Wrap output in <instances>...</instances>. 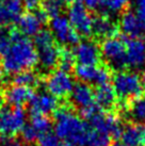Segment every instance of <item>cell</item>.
<instances>
[{"instance_id": "cell-1", "label": "cell", "mask_w": 145, "mask_h": 146, "mask_svg": "<svg viewBox=\"0 0 145 146\" xmlns=\"http://www.w3.org/2000/svg\"><path fill=\"white\" fill-rule=\"evenodd\" d=\"M39 63L35 46L28 37L12 33V43L2 56L1 66L7 74H16L33 68Z\"/></svg>"}, {"instance_id": "cell-6", "label": "cell", "mask_w": 145, "mask_h": 146, "mask_svg": "<svg viewBox=\"0 0 145 146\" xmlns=\"http://www.w3.org/2000/svg\"><path fill=\"white\" fill-rule=\"evenodd\" d=\"M74 86L75 81L71 74L60 68L51 72L45 81V88L47 92L56 98L67 97L71 95Z\"/></svg>"}, {"instance_id": "cell-38", "label": "cell", "mask_w": 145, "mask_h": 146, "mask_svg": "<svg viewBox=\"0 0 145 146\" xmlns=\"http://www.w3.org/2000/svg\"><path fill=\"white\" fill-rule=\"evenodd\" d=\"M64 3H72V2H74L75 0H62Z\"/></svg>"}, {"instance_id": "cell-32", "label": "cell", "mask_w": 145, "mask_h": 146, "mask_svg": "<svg viewBox=\"0 0 145 146\" xmlns=\"http://www.w3.org/2000/svg\"><path fill=\"white\" fill-rule=\"evenodd\" d=\"M136 13L145 21V0H132Z\"/></svg>"}, {"instance_id": "cell-13", "label": "cell", "mask_w": 145, "mask_h": 146, "mask_svg": "<svg viewBox=\"0 0 145 146\" xmlns=\"http://www.w3.org/2000/svg\"><path fill=\"white\" fill-rule=\"evenodd\" d=\"M29 104L32 115H43V116L56 112L59 106L58 99L48 92L34 94Z\"/></svg>"}, {"instance_id": "cell-14", "label": "cell", "mask_w": 145, "mask_h": 146, "mask_svg": "<svg viewBox=\"0 0 145 146\" xmlns=\"http://www.w3.org/2000/svg\"><path fill=\"white\" fill-rule=\"evenodd\" d=\"M127 67L131 69L145 68V44L140 38H129L126 42Z\"/></svg>"}, {"instance_id": "cell-8", "label": "cell", "mask_w": 145, "mask_h": 146, "mask_svg": "<svg viewBox=\"0 0 145 146\" xmlns=\"http://www.w3.org/2000/svg\"><path fill=\"white\" fill-rule=\"evenodd\" d=\"M67 18L79 35L89 36L93 33L94 18L91 15L89 9L81 2H75L71 5Z\"/></svg>"}, {"instance_id": "cell-28", "label": "cell", "mask_w": 145, "mask_h": 146, "mask_svg": "<svg viewBox=\"0 0 145 146\" xmlns=\"http://www.w3.org/2000/svg\"><path fill=\"white\" fill-rule=\"evenodd\" d=\"M37 145L39 146H71L64 143L56 133L53 132H46L41 134L40 138L37 139Z\"/></svg>"}, {"instance_id": "cell-15", "label": "cell", "mask_w": 145, "mask_h": 146, "mask_svg": "<svg viewBox=\"0 0 145 146\" xmlns=\"http://www.w3.org/2000/svg\"><path fill=\"white\" fill-rule=\"evenodd\" d=\"M120 29L129 38H139L145 33V21L136 12H125L120 19Z\"/></svg>"}, {"instance_id": "cell-30", "label": "cell", "mask_w": 145, "mask_h": 146, "mask_svg": "<svg viewBox=\"0 0 145 146\" xmlns=\"http://www.w3.org/2000/svg\"><path fill=\"white\" fill-rule=\"evenodd\" d=\"M12 43V33L5 28H0V56H3L8 51Z\"/></svg>"}, {"instance_id": "cell-19", "label": "cell", "mask_w": 145, "mask_h": 146, "mask_svg": "<svg viewBox=\"0 0 145 146\" xmlns=\"http://www.w3.org/2000/svg\"><path fill=\"white\" fill-rule=\"evenodd\" d=\"M121 138L127 146H145V124H129L123 129Z\"/></svg>"}, {"instance_id": "cell-3", "label": "cell", "mask_w": 145, "mask_h": 146, "mask_svg": "<svg viewBox=\"0 0 145 146\" xmlns=\"http://www.w3.org/2000/svg\"><path fill=\"white\" fill-rule=\"evenodd\" d=\"M34 46L39 63L43 69L50 70L59 64L61 51L50 31L41 30L34 36Z\"/></svg>"}, {"instance_id": "cell-26", "label": "cell", "mask_w": 145, "mask_h": 146, "mask_svg": "<svg viewBox=\"0 0 145 146\" xmlns=\"http://www.w3.org/2000/svg\"><path fill=\"white\" fill-rule=\"evenodd\" d=\"M63 1L62 0H42V10L44 11L47 17L51 19L57 16H60L63 11Z\"/></svg>"}, {"instance_id": "cell-31", "label": "cell", "mask_w": 145, "mask_h": 146, "mask_svg": "<svg viewBox=\"0 0 145 146\" xmlns=\"http://www.w3.org/2000/svg\"><path fill=\"white\" fill-rule=\"evenodd\" d=\"M20 134H21V139L26 143H33L34 141H37V139L40 138V134L33 129V127L29 123L25 125Z\"/></svg>"}, {"instance_id": "cell-4", "label": "cell", "mask_w": 145, "mask_h": 146, "mask_svg": "<svg viewBox=\"0 0 145 146\" xmlns=\"http://www.w3.org/2000/svg\"><path fill=\"white\" fill-rule=\"evenodd\" d=\"M113 89L122 102L137 99L142 95L144 86L141 78L133 72H118L113 77Z\"/></svg>"}, {"instance_id": "cell-33", "label": "cell", "mask_w": 145, "mask_h": 146, "mask_svg": "<svg viewBox=\"0 0 145 146\" xmlns=\"http://www.w3.org/2000/svg\"><path fill=\"white\" fill-rule=\"evenodd\" d=\"M42 5L41 0H24V8L29 10L30 12H35Z\"/></svg>"}, {"instance_id": "cell-12", "label": "cell", "mask_w": 145, "mask_h": 146, "mask_svg": "<svg viewBox=\"0 0 145 146\" xmlns=\"http://www.w3.org/2000/svg\"><path fill=\"white\" fill-rule=\"evenodd\" d=\"M72 52L80 65H97L100 60V48L93 41L78 43Z\"/></svg>"}, {"instance_id": "cell-2", "label": "cell", "mask_w": 145, "mask_h": 146, "mask_svg": "<svg viewBox=\"0 0 145 146\" xmlns=\"http://www.w3.org/2000/svg\"><path fill=\"white\" fill-rule=\"evenodd\" d=\"M55 133L71 146H85L90 126L72 109L60 108L55 114Z\"/></svg>"}, {"instance_id": "cell-23", "label": "cell", "mask_w": 145, "mask_h": 146, "mask_svg": "<svg viewBox=\"0 0 145 146\" xmlns=\"http://www.w3.org/2000/svg\"><path fill=\"white\" fill-rule=\"evenodd\" d=\"M129 1L130 0H101L99 9L105 15H116L125 10Z\"/></svg>"}, {"instance_id": "cell-11", "label": "cell", "mask_w": 145, "mask_h": 146, "mask_svg": "<svg viewBox=\"0 0 145 146\" xmlns=\"http://www.w3.org/2000/svg\"><path fill=\"white\" fill-rule=\"evenodd\" d=\"M46 19L47 16L42 9L35 12L26 13L18 19V29L24 36H35Z\"/></svg>"}, {"instance_id": "cell-35", "label": "cell", "mask_w": 145, "mask_h": 146, "mask_svg": "<svg viewBox=\"0 0 145 146\" xmlns=\"http://www.w3.org/2000/svg\"><path fill=\"white\" fill-rule=\"evenodd\" d=\"M101 0H81V3L85 5L88 9H97L99 8Z\"/></svg>"}, {"instance_id": "cell-20", "label": "cell", "mask_w": 145, "mask_h": 146, "mask_svg": "<svg viewBox=\"0 0 145 146\" xmlns=\"http://www.w3.org/2000/svg\"><path fill=\"white\" fill-rule=\"evenodd\" d=\"M95 93L96 105L101 110H110L116 104V94L112 85L109 83L97 86Z\"/></svg>"}, {"instance_id": "cell-29", "label": "cell", "mask_w": 145, "mask_h": 146, "mask_svg": "<svg viewBox=\"0 0 145 146\" xmlns=\"http://www.w3.org/2000/svg\"><path fill=\"white\" fill-rule=\"evenodd\" d=\"M75 61H76V59H75L74 52L69 49H64L60 53V59H59L58 65L60 66V69H63L65 72H69L74 67Z\"/></svg>"}, {"instance_id": "cell-34", "label": "cell", "mask_w": 145, "mask_h": 146, "mask_svg": "<svg viewBox=\"0 0 145 146\" xmlns=\"http://www.w3.org/2000/svg\"><path fill=\"white\" fill-rule=\"evenodd\" d=\"M0 146H25L23 142L15 138H5L0 139Z\"/></svg>"}, {"instance_id": "cell-39", "label": "cell", "mask_w": 145, "mask_h": 146, "mask_svg": "<svg viewBox=\"0 0 145 146\" xmlns=\"http://www.w3.org/2000/svg\"><path fill=\"white\" fill-rule=\"evenodd\" d=\"M2 104H3V97L0 95V108L2 107Z\"/></svg>"}, {"instance_id": "cell-18", "label": "cell", "mask_w": 145, "mask_h": 146, "mask_svg": "<svg viewBox=\"0 0 145 146\" xmlns=\"http://www.w3.org/2000/svg\"><path fill=\"white\" fill-rule=\"evenodd\" d=\"M71 98L72 104L78 107L80 111L95 105V93L90 84L84 82L75 83V86L71 93Z\"/></svg>"}, {"instance_id": "cell-5", "label": "cell", "mask_w": 145, "mask_h": 146, "mask_svg": "<svg viewBox=\"0 0 145 146\" xmlns=\"http://www.w3.org/2000/svg\"><path fill=\"white\" fill-rule=\"evenodd\" d=\"M100 53L105 61L115 69L127 67L126 61V42L120 37L106 38L100 47Z\"/></svg>"}, {"instance_id": "cell-25", "label": "cell", "mask_w": 145, "mask_h": 146, "mask_svg": "<svg viewBox=\"0 0 145 146\" xmlns=\"http://www.w3.org/2000/svg\"><path fill=\"white\" fill-rule=\"evenodd\" d=\"M129 115L138 123L145 124V95L133 100L129 108Z\"/></svg>"}, {"instance_id": "cell-7", "label": "cell", "mask_w": 145, "mask_h": 146, "mask_svg": "<svg viewBox=\"0 0 145 146\" xmlns=\"http://www.w3.org/2000/svg\"><path fill=\"white\" fill-rule=\"evenodd\" d=\"M26 125V112L21 108L5 109L0 112V133L13 138L20 133Z\"/></svg>"}, {"instance_id": "cell-27", "label": "cell", "mask_w": 145, "mask_h": 146, "mask_svg": "<svg viewBox=\"0 0 145 146\" xmlns=\"http://www.w3.org/2000/svg\"><path fill=\"white\" fill-rule=\"evenodd\" d=\"M29 124L32 126L33 129L40 135L49 132L50 128H51L50 119L47 116H43V115H31V119H30Z\"/></svg>"}, {"instance_id": "cell-41", "label": "cell", "mask_w": 145, "mask_h": 146, "mask_svg": "<svg viewBox=\"0 0 145 146\" xmlns=\"http://www.w3.org/2000/svg\"><path fill=\"white\" fill-rule=\"evenodd\" d=\"M2 1H4V0H0V2H2Z\"/></svg>"}, {"instance_id": "cell-9", "label": "cell", "mask_w": 145, "mask_h": 146, "mask_svg": "<svg viewBox=\"0 0 145 146\" xmlns=\"http://www.w3.org/2000/svg\"><path fill=\"white\" fill-rule=\"evenodd\" d=\"M50 32L55 40L63 45L78 44L79 34L72 28L67 17L60 15L51 19L50 21Z\"/></svg>"}, {"instance_id": "cell-24", "label": "cell", "mask_w": 145, "mask_h": 146, "mask_svg": "<svg viewBox=\"0 0 145 146\" xmlns=\"http://www.w3.org/2000/svg\"><path fill=\"white\" fill-rule=\"evenodd\" d=\"M111 140L112 138L109 134L101 131H97L90 127L85 146H110Z\"/></svg>"}, {"instance_id": "cell-40", "label": "cell", "mask_w": 145, "mask_h": 146, "mask_svg": "<svg viewBox=\"0 0 145 146\" xmlns=\"http://www.w3.org/2000/svg\"><path fill=\"white\" fill-rule=\"evenodd\" d=\"M1 84H2V77L0 76V86H1Z\"/></svg>"}, {"instance_id": "cell-10", "label": "cell", "mask_w": 145, "mask_h": 146, "mask_svg": "<svg viewBox=\"0 0 145 146\" xmlns=\"http://www.w3.org/2000/svg\"><path fill=\"white\" fill-rule=\"evenodd\" d=\"M75 75L81 82L95 83L97 85L107 84L111 79V73L107 67L97 65H80L75 68Z\"/></svg>"}, {"instance_id": "cell-21", "label": "cell", "mask_w": 145, "mask_h": 146, "mask_svg": "<svg viewBox=\"0 0 145 146\" xmlns=\"http://www.w3.org/2000/svg\"><path fill=\"white\" fill-rule=\"evenodd\" d=\"M117 30L116 24L114 23L111 16L101 15L94 18L93 23V33L98 37L109 38L115 35Z\"/></svg>"}, {"instance_id": "cell-42", "label": "cell", "mask_w": 145, "mask_h": 146, "mask_svg": "<svg viewBox=\"0 0 145 146\" xmlns=\"http://www.w3.org/2000/svg\"><path fill=\"white\" fill-rule=\"evenodd\" d=\"M144 44H145V42H144Z\"/></svg>"}, {"instance_id": "cell-22", "label": "cell", "mask_w": 145, "mask_h": 146, "mask_svg": "<svg viewBox=\"0 0 145 146\" xmlns=\"http://www.w3.org/2000/svg\"><path fill=\"white\" fill-rule=\"evenodd\" d=\"M40 81V76L35 72H32L31 69L20 72V73L16 74V75H14V77H13V83L14 84L24 85V86L30 88V89H32L34 86H37Z\"/></svg>"}, {"instance_id": "cell-16", "label": "cell", "mask_w": 145, "mask_h": 146, "mask_svg": "<svg viewBox=\"0 0 145 146\" xmlns=\"http://www.w3.org/2000/svg\"><path fill=\"white\" fill-rule=\"evenodd\" d=\"M33 95L34 94H33L32 89L13 83L12 85H10L9 88L5 89L3 98L11 107L21 108L23 106L30 102Z\"/></svg>"}, {"instance_id": "cell-37", "label": "cell", "mask_w": 145, "mask_h": 146, "mask_svg": "<svg viewBox=\"0 0 145 146\" xmlns=\"http://www.w3.org/2000/svg\"><path fill=\"white\" fill-rule=\"evenodd\" d=\"M111 146H127L126 144H124V143H115V144H113V145Z\"/></svg>"}, {"instance_id": "cell-17", "label": "cell", "mask_w": 145, "mask_h": 146, "mask_svg": "<svg viewBox=\"0 0 145 146\" xmlns=\"http://www.w3.org/2000/svg\"><path fill=\"white\" fill-rule=\"evenodd\" d=\"M24 0H4L0 2V28L12 24L23 15Z\"/></svg>"}, {"instance_id": "cell-36", "label": "cell", "mask_w": 145, "mask_h": 146, "mask_svg": "<svg viewBox=\"0 0 145 146\" xmlns=\"http://www.w3.org/2000/svg\"><path fill=\"white\" fill-rule=\"evenodd\" d=\"M141 81H142V84H143V86H144L145 89V68L143 69V72H142V75H141Z\"/></svg>"}]
</instances>
